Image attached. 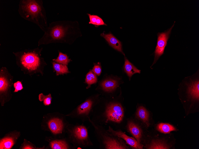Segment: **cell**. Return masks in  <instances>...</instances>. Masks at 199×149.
Returning a JSON list of instances; mask_svg holds the SVG:
<instances>
[{
    "label": "cell",
    "mask_w": 199,
    "mask_h": 149,
    "mask_svg": "<svg viewBox=\"0 0 199 149\" xmlns=\"http://www.w3.org/2000/svg\"><path fill=\"white\" fill-rule=\"evenodd\" d=\"M47 126L49 130L54 135L62 134L64 128L62 120L57 117L52 118L49 120Z\"/></svg>",
    "instance_id": "7c38bea8"
},
{
    "label": "cell",
    "mask_w": 199,
    "mask_h": 149,
    "mask_svg": "<svg viewBox=\"0 0 199 149\" xmlns=\"http://www.w3.org/2000/svg\"><path fill=\"white\" fill-rule=\"evenodd\" d=\"M13 77L8 71L7 68L2 67L0 69V93L1 97L2 95H7L10 87L12 84Z\"/></svg>",
    "instance_id": "30bf717a"
},
{
    "label": "cell",
    "mask_w": 199,
    "mask_h": 149,
    "mask_svg": "<svg viewBox=\"0 0 199 149\" xmlns=\"http://www.w3.org/2000/svg\"><path fill=\"white\" fill-rule=\"evenodd\" d=\"M43 49L37 47L13 52L17 65L24 74L29 76L38 73L43 75L44 68L47 64L41 57Z\"/></svg>",
    "instance_id": "7a4b0ae2"
},
{
    "label": "cell",
    "mask_w": 199,
    "mask_h": 149,
    "mask_svg": "<svg viewBox=\"0 0 199 149\" xmlns=\"http://www.w3.org/2000/svg\"><path fill=\"white\" fill-rule=\"evenodd\" d=\"M52 97L51 94L45 95L42 93H40L38 95V99L40 101H43L45 106H49L51 103Z\"/></svg>",
    "instance_id": "484cf974"
},
{
    "label": "cell",
    "mask_w": 199,
    "mask_h": 149,
    "mask_svg": "<svg viewBox=\"0 0 199 149\" xmlns=\"http://www.w3.org/2000/svg\"><path fill=\"white\" fill-rule=\"evenodd\" d=\"M148 149H169V147L164 142L153 141L148 146Z\"/></svg>",
    "instance_id": "d4e9b609"
},
{
    "label": "cell",
    "mask_w": 199,
    "mask_h": 149,
    "mask_svg": "<svg viewBox=\"0 0 199 149\" xmlns=\"http://www.w3.org/2000/svg\"><path fill=\"white\" fill-rule=\"evenodd\" d=\"M13 86L15 88L14 92H16L20 91L23 89V87L21 82L18 81L13 84Z\"/></svg>",
    "instance_id": "83f0119b"
},
{
    "label": "cell",
    "mask_w": 199,
    "mask_h": 149,
    "mask_svg": "<svg viewBox=\"0 0 199 149\" xmlns=\"http://www.w3.org/2000/svg\"><path fill=\"white\" fill-rule=\"evenodd\" d=\"M18 12L21 18L35 24L42 31L48 26L46 12L42 0H20Z\"/></svg>",
    "instance_id": "3957f363"
},
{
    "label": "cell",
    "mask_w": 199,
    "mask_h": 149,
    "mask_svg": "<svg viewBox=\"0 0 199 149\" xmlns=\"http://www.w3.org/2000/svg\"><path fill=\"white\" fill-rule=\"evenodd\" d=\"M89 18V24H92L96 26L100 25H105V24L102 19L97 15H92L90 14H87Z\"/></svg>",
    "instance_id": "7402d4cb"
},
{
    "label": "cell",
    "mask_w": 199,
    "mask_h": 149,
    "mask_svg": "<svg viewBox=\"0 0 199 149\" xmlns=\"http://www.w3.org/2000/svg\"><path fill=\"white\" fill-rule=\"evenodd\" d=\"M118 85L117 81L114 80L108 79L103 81L100 84L102 89L106 92H111L114 90Z\"/></svg>",
    "instance_id": "2e32d148"
},
{
    "label": "cell",
    "mask_w": 199,
    "mask_h": 149,
    "mask_svg": "<svg viewBox=\"0 0 199 149\" xmlns=\"http://www.w3.org/2000/svg\"><path fill=\"white\" fill-rule=\"evenodd\" d=\"M100 35L104 38L112 47L124 54L122 51L121 42L112 34L109 33L106 34L103 32L100 34Z\"/></svg>",
    "instance_id": "4fadbf2b"
},
{
    "label": "cell",
    "mask_w": 199,
    "mask_h": 149,
    "mask_svg": "<svg viewBox=\"0 0 199 149\" xmlns=\"http://www.w3.org/2000/svg\"><path fill=\"white\" fill-rule=\"evenodd\" d=\"M44 34L38 41V46L51 43L71 44L82 36L79 22L77 21H53L42 31Z\"/></svg>",
    "instance_id": "6da1fadb"
},
{
    "label": "cell",
    "mask_w": 199,
    "mask_h": 149,
    "mask_svg": "<svg viewBox=\"0 0 199 149\" xmlns=\"http://www.w3.org/2000/svg\"><path fill=\"white\" fill-rule=\"evenodd\" d=\"M58 51V56L56 59H52V61L56 63L67 65L71 61L69 57L66 54H64L59 51Z\"/></svg>",
    "instance_id": "ffe728a7"
},
{
    "label": "cell",
    "mask_w": 199,
    "mask_h": 149,
    "mask_svg": "<svg viewBox=\"0 0 199 149\" xmlns=\"http://www.w3.org/2000/svg\"><path fill=\"white\" fill-rule=\"evenodd\" d=\"M97 81V78L96 74L90 70L87 74L85 79V82L88 85L86 88L90 87L91 84L95 83Z\"/></svg>",
    "instance_id": "cb8c5ba5"
},
{
    "label": "cell",
    "mask_w": 199,
    "mask_h": 149,
    "mask_svg": "<svg viewBox=\"0 0 199 149\" xmlns=\"http://www.w3.org/2000/svg\"><path fill=\"white\" fill-rule=\"evenodd\" d=\"M92 71L97 76H100L102 70L100 63L98 62L97 64H94V66Z\"/></svg>",
    "instance_id": "4316f807"
},
{
    "label": "cell",
    "mask_w": 199,
    "mask_h": 149,
    "mask_svg": "<svg viewBox=\"0 0 199 149\" xmlns=\"http://www.w3.org/2000/svg\"><path fill=\"white\" fill-rule=\"evenodd\" d=\"M88 120L94 128L95 134L102 148L107 149H129L124 141L115 137L105 130L100 125L93 122L89 118Z\"/></svg>",
    "instance_id": "5b68a950"
},
{
    "label": "cell",
    "mask_w": 199,
    "mask_h": 149,
    "mask_svg": "<svg viewBox=\"0 0 199 149\" xmlns=\"http://www.w3.org/2000/svg\"><path fill=\"white\" fill-rule=\"evenodd\" d=\"M186 96L187 100L192 103L199 102V72L193 75L185 78Z\"/></svg>",
    "instance_id": "52a82bcc"
},
{
    "label": "cell",
    "mask_w": 199,
    "mask_h": 149,
    "mask_svg": "<svg viewBox=\"0 0 199 149\" xmlns=\"http://www.w3.org/2000/svg\"><path fill=\"white\" fill-rule=\"evenodd\" d=\"M68 132L70 142L74 149L93 145L88 135V128L83 123L71 124Z\"/></svg>",
    "instance_id": "8992f818"
},
{
    "label": "cell",
    "mask_w": 199,
    "mask_h": 149,
    "mask_svg": "<svg viewBox=\"0 0 199 149\" xmlns=\"http://www.w3.org/2000/svg\"><path fill=\"white\" fill-rule=\"evenodd\" d=\"M174 24L167 31L159 33L158 34L157 45L155 51V58L153 65L156 63L160 57L164 53L165 48Z\"/></svg>",
    "instance_id": "9c48e42d"
},
{
    "label": "cell",
    "mask_w": 199,
    "mask_h": 149,
    "mask_svg": "<svg viewBox=\"0 0 199 149\" xmlns=\"http://www.w3.org/2000/svg\"><path fill=\"white\" fill-rule=\"evenodd\" d=\"M157 130L160 132L164 134L169 133L172 131L176 130L172 126L167 123H160L157 127Z\"/></svg>",
    "instance_id": "603a6c76"
},
{
    "label": "cell",
    "mask_w": 199,
    "mask_h": 149,
    "mask_svg": "<svg viewBox=\"0 0 199 149\" xmlns=\"http://www.w3.org/2000/svg\"><path fill=\"white\" fill-rule=\"evenodd\" d=\"M124 69L125 71L130 78L135 73H140L141 70L137 68L126 58L125 59Z\"/></svg>",
    "instance_id": "e0dca14e"
},
{
    "label": "cell",
    "mask_w": 199,
    "mask_h": 149,
    "mask_svg": "<svg viewBox=\"0 0 199 149\" xmlns=\"http://www.w3.org/2000/svg\"><path fill=\"white\" fill-rule=\"evenodd\" d=\"M127 127L128 131L140 143L142 137V131L140 127L133 122L131 121L128 122Z\"/></svg>",
    "instance_id": "5bb4252c"
},
{
    "label": "cell",
    "mask_w": 199,
    "mask_h": 149,
    "mask_svg": "<svg viewBox=\"0 0 199 149\" xmlns=\"http://www.w3.org/2000/svg\"><path fill=\"white\" fill-rule=\"evenodd\" d=\"M91 120L101 125L111 124L119 125L123 121L125 112L123 108L119 103L111 102L101 112L93 113Z\"/></svg>",
    "instance_id": "277c9868"
},
{
    "label": "cell",
    "mask_w": 199,
    "mask_h": 149,
    "mask_svg": "<svg viewBox=\"0 0 199 149\" xmlns=\"http://www.w3.org/2000/svg\"><path fill=\"white\" fill-rule=\"evenodd\" d=\"M93 101L88 99L78 106L68 116L77 119L83 122L88 120L90 118L92 108Z\"/></svg>",
    "instance_id": "ba28073f"
},
{
    "label": "cell",
    "mask_w": 199,
    "mask_h": 149,
    "mask_svg": "<svg viewBox=\"0 0 199 149\" xmlns=\"http://www.w3.org/2000/svg\"><path fill=\"white\" fill-rule=\"evenodd\" d=\"M107 131L111 135L122 139L126 144L133 148L137 149H143V145H142L134 138L127 136L122 131L114 130L110 126H109L108 128Z\"/></svg>",
    "instance_id": "8fae6325"
},
{
    "label": "cell",
    "mask_w": 199,
    "mask_h": 149,
    "mask_svg": "<svg viewBox=\"0 0 199 149\" xmlns=\"http://www.w3.org/2000/svg\"><path fill=\"white\" fill-rule=\"evenodd\" d=\"M34 148L32 147V146L29 145H27L24 146V147H23L22 149H33Z\"/></svg>",
    "instance_id": "f1b7e54d"
},
{
    "label": "cell",
    "mask_w": 199,
    "mask_h": 149,
    "mask_svg": "<svg viewBox=\"0 0 199 149\" xmlns=\"http://www.w3.org/2000/svg\"><path fill=\"white\" fill-rule=\"evenodd\" d=\"M149 114L146 108L142 106H140L136 113L137 117L144 123L147 127L150 125Z\"/></svg>",
    "instance_id": "9a60e30c"
},
{
    "label": "cell",
    "mask_w": 199,
    "mask_h": 149,
    "mask_svg": "<svg viewBox=\"0 0 199 149\" xmlns=\"http://www.w3.org/2000/svg\"><path fill=\"white\" fill-rule=\"evenodd\" d=\"M50 146L52 149H70V146L67 142L64 140H54L49 142Z\"/></svg>",
    "instance_id": "ac0fdd59"
},
{
    "label": "cell",
    "mask_w": 199,
    "mask_h": 149,
    "mask_svg": "<svg viewBox=\"0 0 199 149\" xmlns=\"http://www.w3.org/2000/svg\"><path fill=\"white\" fill-rule=\"evenodd\" d=\"M14 144V140L11 137H6L0 140V149H10Z\"/></svg>",
    "instance_id": "44dd1931"
},
{
    "label": "cell",
    "mask_w": 199,
    "mask_h": 149,
    "mask_svg": "<svg viewBox=\"0 0 199 149\" xmlns=\"http://www.w3.org/2000/svg\"><path fill=\"white\" fill-rule=\"evenodd\" d=\"M54 71L56 72L57 76L66 74L70 72L67 65L56 63L54 61L52 62Z\"/></svg>",
    "instance_id": "d6986e66"
}]
</instances>
